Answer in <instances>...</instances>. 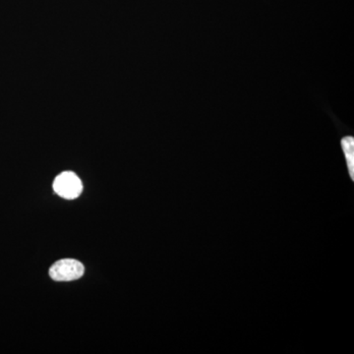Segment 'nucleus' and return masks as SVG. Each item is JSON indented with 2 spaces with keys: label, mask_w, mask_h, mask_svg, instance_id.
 Returning a JSON list of instances; mask_svg holds the SVG:
<instances>
[{
  "label": "nucleus",
  "mask_w": 354,
  "mask_h": 354,
  "mask_svg": "<svg viewBox=\"0 0 354 354\" xmlns=\"http://www.w3.org/2000/svg\"><path fill=\"white\" fill-rule=\"evenodd\" d=\"M85 272L82 263L74 259L57 261L50 269V278L55 281H71L80 279Z\"/></svg>",
  "instance_id": "f257e3e1"
},
{
  "label": "nucleus",
  "mask_w": 354,
  "mask_h": 354,
  "mask_svg": "<svg viewBox=\"0 0 354 354\" xmlns=\"http://www.w3.org/2000/svg\"><path fill=\"white\" fill-rule=\"evenodd\" d=\"M53 189L60 197L67 200L76 199L82 193L83 185L80 178L71 171L62 172L55 178Z\"/></svg>",
  "instance_id": "f03ea898"
},
{
  "label": "nucleus",
  "mask_w": 354,
  "mask_h": 354,
  "mask_svg": "<svg viewBox=\"0 0 354 354\" xmlns=\"http://www.w3.org/2000/svg\"><path fill=\"white\" fill-rule=\"evenodd\" d=\"M342 148L346 158V164L351 178L354 179V139L353 137H344L342 140Z\"/></svg>",
  "instance_id": "7ed1b4c3"
}]
</instances>
